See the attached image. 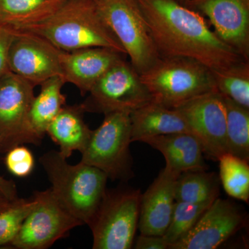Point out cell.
I'll return each instance as SVG.
<instances>
[{
  "mask_svg": "<svg viewBox=\"0 0 249 249\" xmlns=\"http://www.w3.org/2000/svg\"><path fill=\"white\" fill-rule=\"evenodd\" d=\"M137 1L160 56L192 59L211 70L245 60L209 29L199 13L178 0Z\"/></svg>",
  "mask_w": 249,
  "mask_h": 249,
  "instance_id": "6da1fadb",
  "label": "cell"
},
{
  "mask_svg": "<svg viewBox=\"0 0 249 249\" xmlns=\"http://www.w3.org/2000/svg\"><path fill=\"white\" fill-rule=\"evenodd\" d=\"M18 30L40 36L64 52L106 47L125 54L93 0H68L43 22Z\"/></svg>",
  "mask_w": 249,
  "mask_h": 249,
  "instance_id": "7a4b0ae2",
  "label": "cell"
},
{
  "mask_svg": "<svg viewBox=\"0 0 249 249\" xmlns=\"http://www.w3.org/2000/svg\"><path fill=\"white\" fill-rule=\"evenodd\" d=\"M40 163L52 183L51 189L60 204L88 225L107 190V175L96 167L81 161L76 165L70 164L56 150L41 156Z\"/></svg>",
  "mask_w": 249,
  "mask_h": 249,
  "instance_id": "3957f363",
  "label": "cell"
},
{
  "mask_svg": "<svg viewBox=\"0 0 249 249\" xmlns=\"http://www.w3.org/2000/svg\"><path fill=\"white\" fill-rule=\"evenodd\" d=\"M140 75L152 100L173 109L191 98L217 90L212 70L189 58L161 56Z\"/></svg>",
  "mask_w": 249,
  "mask_h": 249,
  "instance_id": "277c9868",
  "label": "cell"
},
{
  "mask_svg": "<svg viewBox=\"0 0 249 249\" xmlns=\"http://www.w3.org/2000/svg\"><path fill=\"white\" fill-rule=\"evenodd\" d=\"M131 142L130 114L108 113L101 125L92 130L80 161L101 170L112 181H128L134 177Z\"/></svg>",
  "mask_w": 249,
  "mask_h": 249,
  "instance_id": "5b68a950",
  "label": "cell"
},
{
  "mask_svg": "<svg viewBox=\"0 0 249 249\" xmlns=\"http://www.w3.org/2000/svg\"><path fill=\"white\" fill-rule=\"evenodd\" d=\"M142 193L132 188L106 190L88 224L93 249H129L139 226Z\"/></svg>",
  "mask_w": 249,
  "mask_h": 249,
  "instance_id": "8992f818",
  "label": "cell"
},
{
  "mask_svg": "<svg viewBox=\"0 0 249 249\" xmlns=\"http://www.w3.org/2000/svg\"><path fill=\"white\" fill-rule=\"evenodd\" d=\"M98 12L140 74L160 60L150 29L137 0H93Z\"/></svg>",
  "mask_w": 249,
  "mask_h": 249,
  "instance_id": "52a82bcc",
  "label": "cell"
},
{
  "mask_svg": "<svg viewBox=\"0 0 249 249\" xmlns=\"http://www.w3.org/2000/svg\"><path fill=\"white\" fill-rule=\"evenodd\" d=\"M88 93L81 104L83 109L104 115L114 111L131 114L153 101L140 73L124 59L111 67Z\"/></svg>",
  "mask_w": 249,
  "mask_h": 249,
  "instance_id": "ba28073f",
  "label": "cell"
},
{
  "mask_svg": "<svg viewBox=\"0 0 249 249\" xmlns=\"http://www.w3.org/2000/svg\"><path fill=\"white\" fill-rule=\"evenodd\" d=\"M35 85L11 71L0 77V152L24 145H39L31 127L29 113Z\"/></svg>",
  "mask_w": 249,
  "mask_h": 249,
  "instance_id": "9c48e42d",
  "label": "cell"
},
{
  "mask_svg": "<svg viewBox=\"0 0 249 249\" xmlns=\"http://www.w3.org/2000/svg\"><path fill=\"white\" fill-rule=\"evenodd\" d=\"M34 209L22 222L11 246L18 249H46L83 223L57 199L51 188L35 191Z\"/></svg>",
  "mask_w": 249,
  "mask_h": 249,
  "instance_id": "30bf717a",
  "label": "cell"
},
{
  "mask_svg": "<svg viewBox=\"0 0 249 249\" xmlns=\"http://www.w3.org/2000/svg\"><path fill=\"white\" fill-rule=\"evenodd\" d=\"M173 109L182 116L209 158L218 160L227 153L225 104L217 90L191 98Z\"/></svg>",
  "mask_w": 249,
  "mask_h": 249,
  "instance_id": "8fae6325",
  "label": "cell"
},
{
  "mask_svg": "<svg viewBox=\"0 0 249 249\" xmlns=\"http://www.w3.org/2000/svg\"><path fill=\"white\" fill-rule=\"evenodd\" d=\"M62 50L40 36L16 29L9 53V71L37 86L62 77Z\"/></svg>",
  "mask_w": 249,
  "mask_h": 249,
  "instance_id": "7c38bea8",
  "label": "cell"
},
{
  "mask_svg": "<svg viewBox=\"0 0 249 249\" xmlns=\"http://www.w3.org/2000/svg\"><path fill=\"white\" fill-rule=\"evenodd\" d=\"M209 18L216 35L249 62V0H186Z\"/></svg>",
  "mask_w": 249,
  "mask_h": 249,
  "instance_id": "4fadbf2b",
  "label": "cell"
},
{
  "mask_svg": "<svg viewBox=\"0 0 249 249\" xmlns=\"http://www.w3.org/2000/svg\"><path fill=\"white\" fill-rule=\"evenodd\" d=\"M245 220L237 205L218 197L190 232L170 249H217L244 227Z\"/></svg>",
  "mask_w": 249,
  "mask_h": 249,
  "instance_id": "5bb4252c",
  "label": "cell"
},
{
  "mask_svg": "<svg viewBox=\"0 0 249 249\" xmlns=\"http://www.w3.org/2000/svg\"><path fill=\"white\" fill-rule=\"evenodd\" d=\"M124 54L106 47H89L60 54L62 78L74 85L82 95L111 68L123 60Z\"/></svg>",
  "mask_w": 249,
  "mask_h": 249,
  "instance_id": "9a60e30c",
  "label": "cell"
},
{
  "mask_svg": "<svg viewBox=\"0 0 249 249\" xmlns=\"http://www.w3.org/2000/svg\"><path fill=\"white\" fill-rule=\"evenodd\" d=\"M180 174L165 167L142 194L138 226L141 234H164L173 213L175 183Z\"/></svg>",
  "mask_w": 249,
  "mask_h": 249,
  "instance_id": "2e32d148",
  "label": "cell"
},
{
  "mask_svg": "<svg viewBox=\"0 0 249 249\" xmlns=\"http://www.w3.org/2000/svg\"><path fill=\"white\" fill-rule=\"evenodd\" d=\"M160 151L165 157V167L181 173L186 171L207 170L204 150L194 134L181 132L157 136L142 140Z\"/></svg>",
  "mask_w": 249,
  "mask_h": 249,
  "instance_id": "e0dca14e",
  "label": "cell"
},
{
  "mask_svg": "<svg viewBox=\"0 0 249 249\" xmlns=\"http://www.w3.org/2000/svg\"><path fill=\"white\" fill-rule=\"evenodd\" d=\"M130 119L132 142L164 134H193L178 111L154 101L132 111Z\"/></svg>",
  "mask_w": 249,
  "mask_h": 249,
  "instance_id": "ac0fdd59",
  "label": "cell"
},
{
  "mask_svg": "<svg viewBox=\"0 0 249 249\" xmlns=\"http://www.w3.org/2000/svg\"><path fill=\"white\" fill-rule=\"evenodd\" d=\"M85 112L81 105H65L47 127L46 134L58 145L65 159L74 151L82 153L89 142L92 130L85 124Z\"/></svg>",
  "mask_w": 249,
  "mask_h": 249,
  "instance_id": "d6986e66",
  "label": "cell"
},
{
  "mask_svg": "<svg viewBox=\"0 0 249 249\" xmlns=\"http://www.w3.org/2000/svg\"><path fill=\"white\" fill-rule=\"evenodd\" d=\"M68 0H0V23L18 29L43 22Z\"/></svg>",
  "mask_w": 249,
  "mask_h": 249,
  "instance_id": "ffe728a7",
  "label": "cell"
},
{
  "mask_svg": "<svg viewBox=\"0 0 249 249\" xmlns=\"http://www.w3.org/2000/svg\"><path fill=\"white\" fill-rule=\"evenodd\" d=\"M65 84L60 76H55L40 85V92L33 101L29 113L31 127L36 135L42 139L47 127L66 105V97L62 93Z\"/></svg>",
  "mask_w": 249,
  "mask_h": 249,
  "instance_id": "44dd1931",
  "label": "cell"
},
{
  "mask_svg": "<svg viewBox=\"0 0 249 249\" xmlns=\"http://www.w3.org/2000/svg\"><path fill=\"white\" fill-rule=\"evenodd\" d=\"M219 195V180L207 170L186 171L180 174L175 188L176 201L196 204H211Z\"/></svg>",
  "mask_w": 249,
  "mask_h": 249,
  "instance_id": "7402d4cb",
  "label": "cell"
},
{
  "mask_svg": "<svg viewBox=\"0 0 249 249\" xmlns=\"http://www.w3.org/2000/svg\"><path fill=\"white\" fill-rule=\"evenodd\" d=\"M224 98L227 114L228 152L249 161V109Z\"/></svg>",
  "mask_w": 249,
  "mask_h": 249,
  "instance_id": "603a6c76",
  "label": "cell"
},
{
  "mask_svg": "<svg viewBox=\"0 0 249 249\" xmlns=\"http://www.w3.org/2000/svg\"><path fill=\"white\" fill-rule=\"evenodd\" d=\"M216 89L224 97L249 109V62L212 70Z\"/></svg>",
  "mask_w": 249,
  "mask_h": 249,
  "instance_id": "cb8c5ba5",
  "label": "cell"
},
{
  "mask_svg": "<svg viewBox=\"0 0 249 249\" xmlns=\"http://www.w3.org/2000/svg\"><path fill=\"white\" fill-rule=\"evenodd\" d=\"M219 178L229 196L238 200L249 201V161L227 152L218 160Z\"/></svg>",
  "mask_w": 249,
  "mask_h": 249,
  "instance_id": "d4e9b609",
  "label": "cell"
},
{
  "mask_svg": "<svg viewBox=\"0 0 249 249\" xmlns=\"http://www.w3.org/2000/svg\"><path fill=\"white\" fill-rule=\"evenodd\" d=\"M210 205L175 201L169 224L162 235L168 249L171 248L190 232Z\"/></svg>",
  "mask_w": 249,
  "mask_h": 249,
  "instance_id": "484cf974",
  "label": "cell"
},
{
  "mask_svg": "<svg viewBox=\"0 0 249 249\" xmlns=\"http://www.w3.org/2000/svg\"><path fill=\"white\" fill-rule=\"evenodd\" d=\"M36 203L34 197L30 200L19 198L7 209L0 212V247L11 245Z\"/></svg>",
  "mask_w": 249,
  "mask_h": 249,
  "instance_id": "4316f807",
  "label": "cell"
},
{
  "mask_svg": "<svg viewBox=\"0 0 249 249\" xmlns=\"http://www.w3.org/2000/svg\"><path fill=\"white\" fill-rule=\"evenodd\" d=\"M5 164L14 176L25 178L32 173L35 166V160L31 150L21 145L6 152Z\"/></svg>",
  "mask_w": 249,
  "mask_h": 249,
  "instance_id": "83f0119b",
  "label": "cell"
},
{
  "mask_svg": "<svg viewBox=\"0 0 249 249\" xmlns=\"http://www.w3.org/2000/svg\"><path fill=\"white\" fill-rule=\"evenodd\" d=\"M16 29L0 23V77L9 71L8 59Z\"/></svg>",
  "mask_w": 249,
  "mask_h": 249,
  "instance_id": "f1b7e54d",
  "label": "cell"
},
{
  "mask_svg": "<svg viewBox=\"0 0 249 249\" xmlns=\"http://www.w3.org/2000/svg\"><path fill=\"white\" fill-rule=\"evenodd\" d=\"M135 249H168V245L165 242L163 236L141 234L136 242Z\"/></svg>",
  "mask_w": 249,
  "mask_h": 249,
  "instance_id": "f546056e",
  "label": "cell"
},
{
  "mask_svg": "<svg viewBox=\"0 0 249 249\" xmlns=\"http://www.w3.org/2000/svg\"><path fill=\"white\" fill-rule=\"evenodd\" d=\"M0 196L8 200L15 201L19 199L16 183L12 180H8L0 175Z\"/></svg>",
  "mask_w": 249,
  "mask_h": 249,
  "instance_id": "4dcf8cb0",
  "label": "cell"
},
{
  "mask_svg": "<svg viewBox=\"0 0 249 249\" xmlns=\"http://www.w3.org/2000/svg\"><path fill=\"white\" fill-rule=\"evenodd\" d=\"M14 201L8 200L4 196H0V212L7 209L12 205Z\"/></svg>",
  "mask_w": 249,
  "mask_h": 249,
  "instance_id": "1f68e13d",
  "label": "cell"
},
{
  "mask_svg": "<svg viewBox=\"0 0 249 249\" xmlns=\"http://www.w3.org/2000/svg\"><path fill=\"white\" fill-rule=\"evenodd\" d=\"M186 1V0H184V1Z\"/></svg>",
  "mask_w": 249,
  "mask_h": 249,
  "instance_id": "d6a6232c",
  "label": "cell"
}]
</instances>
